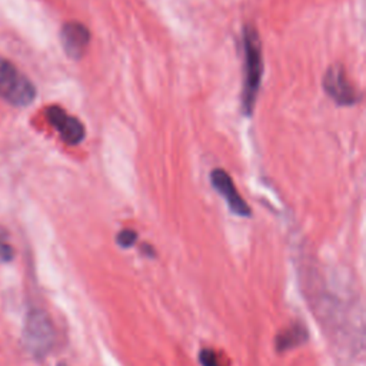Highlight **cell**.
Segmentation results:
<instances>
[{"label":"cell","mask_w":366,"mask_h":366,"mask_svg":"<svg viewBox=\"0 0 366 366\" xmlns=\"http://www.w3.org/2000/svg\"><path fill=\"white\" fill-rule=\"evenodd\" d=\"M59 366H67V365H64V363H60V365H59Z\"/></svg>","instance_id":"7c38bea8"},{"label":"cell","mask_w":366,"mask_h":366,"mask_svg":"<svg viewBox=\"0 0 366 366\" xmlns=\"http://www.w3.org/2000/svg\"><path fill=\"white\" fill-rule=\"evenodd\" d=\"M60 37L66 54L71 59H80L89 46L90 31L79 21H67L61 27Z\"/></svg>","instance_id":"52a82bcc"},{"label":"cell","mask_w":366,"mask_h":366,"mask_svg":"<svg viewBox=\"0 0 366 366\" xmlns=\"http://www.w3.org/2000/svg\"><path fill=\"white\" fill-rule=\"evenodd\" d=\"M210 180H212L214 190L219 192L223 196V199L226 200L232 213L242 216V217H249L252 214L249 204L237 193L236 186H234L232 177L227 174V172H224L223 169H214L210 173Z\"/></svg>","instance_id":"8992f818"},{"label":"cell","mask_w":366,"mask_h":366,"mask_svg":"<svg viewBox=\"0 0 366 366\" xmlns=\"http://www.w3.org/2000/svg\"><path fill=\"white\" fill-rule=\"evenodd\" d=\"M306 340V333L305 329L300 327L299 325L287 329L286 332L280 333L276 339V345L279 350H285V349H290L296 345H299L300 342Z\"/></svg>","instance_id":"ba28073f"},{"label":"cell","mask_w":366,"mask_h":366,"mask_svg":"<svg viewBox=\"0 0 366 366\" xmlns=\"http://www.w3.org/2000/svg\"><path fill=\"white\" fill-rule=\"evenodd\" d=\"M202 366H222V363L217 359V355L212 349H203L199 356Z\"/></svg>","instance_id":"30bf717a"},{"label":"cell","mask_w":366,"mask_h":366,"mask_svg":"<svg viewBox=\"0 0 366 366\" xmlns=\"http://www.w3.org/2000/svg\"><path fill=\"white\" fill-rule=\"evenodd\" d=\"M0 256L6 262L11 260V257H13V249L3 237H0Z\"/></svg>","instance_id":"8fae6325"},{"label":"cell","mask_w":366,"mask_h":366,"mask_svg":"<svg viewBox=\"0 0 366 366\" xmlns=\"http://www.w3.org/2000/svg\"><path fill=\"white\" fill-rule=\"evenodd\" d=\"M325 92L340 106H353L359 100L356 89L350 84L346 77L343 66H330L323 77Z\"/></svg>","instance_id":"277c9868"},{"label":"cell","mask_w":366,"mask_h":366,"mask_svg":"<svg viewBox=\"0 0 366 366\" xmlns=\"http://www.w3.org/2000/svg\"><path fill=\"white\" fill-rule=\"evenodd\" d=\"M244 46V81L242 92V110L246 116H250L254 107V102L260 89L263 74L262 44L254 27L246 26L243 33Z\"/></svg>","instance_id":"6da1fadb"},{"label":"cell","mask_w":366,"mask_h":366,"mask_svg":"<svg viewBox=\"0 0 366 366\" xmlns=\"http://www.w3.org/2000/svg\"><path fill=\"white\" fill-rule=\"evenodd\" d=\"M0 96L16 107L29 106L36 97L34 84L9 60L0 57Z\"/></svg>","instance_id":"3957f363"},{"label":"cell","mask_w":366,"mask_h":366,"mask_svg":"<svg viewBox=\"0 0 366 366\" xmlns=\"http://www.w3.org/2000/svg\"><path fill=\"white\" fill-rule=\"evenodd\" d=\"M137 240V233L132 229H123L117 233L116 236V242L120 247L123 249H127V247H132Z\"/></svg>","instance_id":"9c48e42d"},{"label":"cell","mask_w":366,"mask_h":366,"mask_svg":"<svg viewBox=\"0 0 366 366\" xmlns=\"http://www.w3.org/2000/svg\"><path fill=\"white\" fill-rule=\"evenodd\" d=\"M46 116H47L49 123L59 132V134L64 143L74 146V144H79L83 142L86 130H84L83 123L79 119L67 114L59 106L47 107Z\"/></svg>","instance_id":"5b68a950"},{"label":"cell","mask_w":366,"mask_h":366,"mask_svg":"<svg viewBox=\"0 0 366 366\" xmlns=\"http://www.w3.org/2000/svg\"><path fill=\"white\" fill-rule=\"evenodd\" d=\"M23 343L34 357H44L54 343V329L50 317L41 309H30L23 327Z\"/></svg>","instance_id":"7a4b0ae2"}]
</instances>
